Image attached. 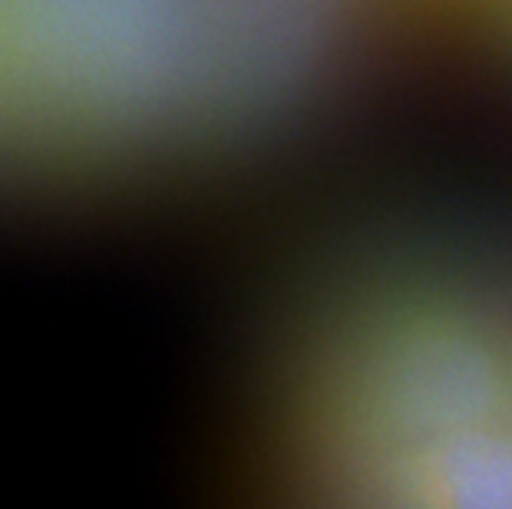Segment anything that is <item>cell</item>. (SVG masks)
<instances>
[{
	"mask_svg": "<svg viewBox=\"0 0 512 509\" xmlns=\"http://www.w3.org/2000/svg\"><path fill=\"white\" fill-rule=\"evenodd\" d=\"M199 103L195 0H0V225L169 156Z\"/></svg>",
	"mask_w": 512,
	"mask_h": 509,
	"instance_id": "1",
	"label": "cell"
}]
</instances>
